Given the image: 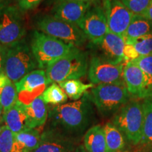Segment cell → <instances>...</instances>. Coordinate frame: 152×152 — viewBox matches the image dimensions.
<instances>
[{
	"label": "cell",
	"instance_id": "1",
	"mask_svg": "<svg viewBox=\"0 0 152 152\" xmlns=\"http://www.w3.org/2000/svg\"><path fill=\"white\" fill-rule=\"evenodd\" d=\"M90 94L86 92L80 99L54 106L49 111V130L69 140L80 135L90 126L93 108Z\"/></svg>",
	"mask_w": 152,
	"mask_h": 152
},
{
	"label": "cell",
	"instance_id": "2",
	"mask_svg": "<svg viewBox=\"0 0 152 152\" xmlns=\"http://www.w3.org/2000/svg\"><path fill=\"white\" fill-rule=\"evenodd\" d=\"M1 50L2 72L12 83H16L38 68L31 48L24 39L11 46H1Z\"/></svg>",
	"mask_w": 152,
	"mask_h": 152
},
{
	"label": "cell",
	"instance_id": "3",
	"mask_svg": "<svg viewBox=\"0 0 152 152\" xmlns=\"http://www.w3.org/2000/svg\"><path fill=\"white\" fill-rule=\"evenodd\" d=\"M88 55L75 47L68 54L50 65L46 73L52 83H59L70 80H79L88 71Z\"/></svg>",
	"mask_w": 152,
	"mask_h": 152
},
{
	"label": "cell",
	"instance_id": "4",
	"mask_svg": "<svg viewBox=\"0 0 152 152\" xmlns=\"http://www.w3.org/2000/svg\"><path fill=\"white\" fill-rule=\"evenodd\" d=\"M91 100L104 116L115 114L130 101V94L124 80L94 87L90 94Z\"/></svg>",
	"mask_w": 152,
	"mask_h": 152
},
{
	"label": "cell",
	"instance_id": "5",
	"mask_svg": "<svg viewBox=\"0 0 152 152\" xmlns=\"http://www.w3.org/2000/svg\"><path fill=\"white\" fill-rule=\"evenodd\" d=\"M75 46L69 45L42 32L35 30L30 48L39 69H47L57 60L66 56Z\"/></svg>",
	"mask_w": 152,
	"mask_h": 152
},
{
	"label": "cell",
	"instance_id": "6",
	"mask_svg": "<svg viewBox=\"0 0 152 152\" xmlns=\"http://www.w3.org/2000/svg\"><path fill=\"white\" fill-rule=\"evenodd\" d=\"M111 123L131 144L141 142L143 134L142 103L137 100L129 101L115 113Z\"/></svg>",
	"mask_w": 152,
	"mask_h": 152
},
{
	"label": "cell",
	"instance_id": "7",
	"mask_svg": "<svg viewBox=\"0 0 152 152\" xmlns=\"http://www.w3.org/2000/svg\"><path fill=\"white\" fill-rule=\"evenodd\" d=\"M36 23L42 33L76 47L83 46L87 39L78 26L55 18L52 15L40 17Z\"/></svg>",
	"mask_w": 152,
	"mask_h": 152
},
{
	"label": "cell",
	"instance_id": "8",
	"mask_svg": "<svg viewBox=\"0 0 152 152\" xmlns=\"http://www.w3.org/2000/svg\"><path fill=\"white\" fill-rule=\"evenodd\" d=\"M25 33L22 11L16 6L8 5L0 14V45H15L22 40Z\"/></svg>",
	"mask_w": 152,
	"mask_h": 152
},
{
	"label": "cell",
	"instance_id": "9",
	"mask_svg": "<svg viewBox=\"0 0 152 152\" xmlns=\"http://www.w3.org/2000/svg\"><path fill=\"white\" fill-rule=\"evenodd\" d=\"M123 77L130 96L143 99L152 97V77L144 73L132 61H127Z\"/></svg>",
	"mask_w": 152,
	"mask_h": 152
},
{
	"label": "cell",
	"instance_id": "10",
	"mask_svg": "<svg viewBox=\"0 0 152 152\" xmlns=\"http://www.w3.org/2000/svg\"><path fill=\"white\" fill-rule=\"evenodd\" d=\"M125 61L113 64L92 55L89 62L88 77L93 85L109 84L123 80ZM127 62V61H126Z\"/></svg>",
	"mask_w": 152,
	"mask_h": 152
},
{
	"label": "cell",
	"instance_id": "11",
	"mask_svg": "<svg viewBox=\"0 0 152 152\" xmlns=\"http://www.w3.org/2000/svg\"><path fill=\"white\" fill-rule=\"evenodd\" d=\"M51 83L47 77L46 71L34 70L15 83L18 101L24 104H30L35 98L42 94Z\"/></svg>",
	"mask_w": 152,
	"mask_h": 152
},
{
	"label": "cell",
	"instance_id": "12",
	"mask_svg": "<svg viewBox=\"0 0 152 152\" xmlns=\"http://www.w3.org/2000/svg\"><path fill=\"white\" fill-rule=\"evenodd\" d=\"M79 28L92 45L99 43L109 31L103 7L97 4L92 5L87 11Z\"/></svg>",
	"mask_w": 152,
	"mask_h": 152
},
{
	"label": "cell",
	"instance_id": "13",
	"mask_svg": "<svg viewBox=\"0 0 152 152\" xmlns=\"http://www.w3.org/2000/svg\"><path fill=\"white\" fill-rule=\"evenodd\" d=\"M102 7L109 31L124 37L134 14L121 0H103Z\"/></svg>",
	"mask_w": 152,
	"mask_h": 152
},
{
	"label": "cell",
	"instance_id": "14",
	"mask_svg": "<svg viewBox=\"0 0 152 152\" xmlns=\"http://www.w3.org/2000/svg\"><path fill=\"white\" fill-rule=\"evenodd\" d=\"M125 45L123 37L109 30L99 43L92 45L95 50V54L93 55L111 64H121L125 61L123 55Z\"/></svg>",
	"mask_w": 152,
	"mask_h": 152
},
{
	"label": "cell",
	"instance_id": "15",
	"mask_svg": "<svg viewBox=\"0 0 152 152\" xmlns=\"http://www.w3.org/2000/svg\"><path fill=\"white\" fill-rule=\"evenodd\" d=\"M93 4L88 2L64 1L55 3L52 9V16L70 23L78 26Z\"/></svg>",
	"mask_w": 152,
	"mask_h": 152
},
{
	"label": "cell",
	"instance_id": "16",
	"mask_svg": "<svg viewBox=\"0 0 152 152\" xmlns=\"http://www.w3.org/2000/svg\"><path fill=\"white\" fill-rule=\"evenodd\" d=\"M75 149L71 140L47 130L42 134L39 146L30 152H71Z\"/></svg>",
	"mask_w": 152,
	"mask_h": 152
},
{
	"label": "cell",
	"instance_id": "17",
	"mask_svg": "<svg viewBox=\"0 0 152 152\" xmlns=\"http://www.w3.org/2000/svg\"><path fill=\"white\" fill-rule=\"evenodd\" d=\"M4 121L15 134L30 128L28 116L25 111V104L18 100L10 109L4 112Z\"/></svg>",
	"mask_w": 152,
	"mask_h": 152
},
{
	"label": "cell",
	"instance_id": "18",
	"mask_svg": "<svg viewBox=\"0 0 152 152\" xmlns=\"http://www.w3.org/2000/svg\"><path fill=\"white\" fill-rule=\"evenodd\" d=\"M25 111L28 116L30 128H39L46 123L48 111L42 95L35 98L30 104H25Z\"/></svg>",
	"mask_w": 152,
	"mask_h": 152
},
{
	"label": "cell",
	"instance_id": "19",
	"mask_svg": "<svg viewBox=\"0 0 152 152\" xmlns=\"http://www.w3.org/2000/svg\"><path fill=\"white\" fill-rule=\"evenodd\" d=\"M152 33V21L141 15H134L124 35L126 45H132L140 37Z\"/></svg>",
	"mask_w": 152,
	"mask_h": 152
},
{
	"label": "cell",
	"instance_id": "20",
	"mask_svg": "<svg viewBox=\"0 0 152 152\" xmlns=\"http://www.w3.org/2000/svg\"><path fill=\"white\" fill-rule=\"evenodd\" d=\"M84 148L86 152H107L104 127L94 125L85 132Z\"/></svg>",
	"mask_w": 152,
	"mask_h": 152
},
{
	"label": "cell",
	"instance_id": "21",
	"mask_svg": "<svg viewBox=\"0 0 152 152\" xmlns=\"http://www.w3.org/2000/svg\"><path fill=\"white\" fill-rule=\"evenodd\" d=\"M16 152H30L36 149L42 140V134L36 128H29L15 134Z\"/></svg>",
	"mask_w": 152,
	"mask_h": 152
},
{
	"label": "cell",
	"instance_id": "22",
	"mask_svg": "<svg viewBox=\"0 0 152 152\" xmlns=\"http://www.w3.org/2000/svg\"><path fill=\"white\" fill-rule=\"evenodd\" d=\"M107 147V152H120L125 147V140L123 134L111 123H108L104 127Z\"/></svg>",
	"mask_w": 152,
	"mask_h": 152
},
{
	"label": "cell",
	"instance_id": "23",
	"mask_svg": "<svg viewBox=\"0 0 152 152\" xmlns=\"http://www.w3.org/2000/svg\"><path fill=\"white\" fill-rule=\"evenodd\" d=\"M92 83L85 84L80 80H70L59 83V86L67 94L68 97L72 100L77 101L87 92V90L93 88Z\"/></svg>",
	"mask_w": 152,
	"mask_h": 152
},
{
	"label": "cell",
	"instance_id": "24",
	"mask_svg": "<svg viewBox=\"0 0 152 152\" xmlns=\"http://www.w3.org/2000/svg\"><path fill=\"white\" fill-rule=\"evenodd\" d=\"M143 109V134L142 142L152 144V97L144 99Z\"/></svg>",
	"mask_w": 152,
	"mask_h": 152
},
{
	"label": "cell",
	"instance_id": "25",
	"mask_svg": "<svg viewBox=\"0 0 152 152\" xmlns=\"http://www.w3.org/2000/svg\"><path fill=\"white\" fill-rule=\"evenodd\" d=\"M42 96L45 104L53 106L61 105L68 100L67 94L56 83H52L44 91Z\"/></svg>",
	"mask_w": 152,
	"mask_h": 152
},
{
	"label": "cell",
	"instance_id": "26",
	"mask_svg": "<svg viewBox=\"0 0 152 152\" xmlns=\"http://www.w3.org/2000/svg\"><path fill=\"white\" fill-rule=\"evenodd\" d=\"M18 100V95L15 83L11 80L4 87L0 88V105L4 111L9 110Z\"/></svg>",
	"mask_w": 152,
	"mask_h": 152
},
{
	"label": "cell",
	"instance_id": "27",
	"mask_svg": "<svg viewBox=\"0 0 152 152\" xmlns=\"http://www.w3.org/2000/svg\"><path fill=\"white\" fill-rule=\"evenodd\" d=\"M0 152H16L15 134L6 125L0 134Z\"/></svg>",
	"mask_w": 152,
	"mask_h": 152
},
{
	"label": "cell",
	"instance_id": "28",
	"mask_svg": "<svg viewBox=\"0 0 152 152\" xmlns=\"http://www.w3.org/2000/svg\"><path fill=\"white\" fill-rule=\"evenodd\" d=\"M133 45L140 56H147L152 54V33L140 37L134 42Z\"/></svg>",
	"mask_w": 152,
	"mask_h": 152
},
{
	"label": "cell",
	"instance_id": "29",
	"mask_svg": "<svg viewBox=\"0 0 152 152\" xmlns=\"http://www.w3.org/2000/svg\"><path fill=\"white\" fill-rule=\"evenodd\" d=\"M134 15L142 16L147 10L151 0H121Z\"/></svg>",
	"mask_w": 152,
	"mask_h": 152
},
{
	"label": "cell",
	"instance_id": "30",
	"mask_svg": "<svg viewBox=\"0 0 152 152\" xmlns=\"http://www.w3.org/2000/svg\"><path fill=\"white\" fill-rule=\"evenodd\" d=\"M133 62L150 77H152V54L147 56H140Z\"/></svg>",
	"mask_w": 152,
	"mask_h": 152
},
{
	"label": "cell",
	"instance_id": "31",
	"mask_svg": "<svg viewBox=\"0 0 152 152\" xmlns=\"http://www.w3.org/2000/svg\"><path fill=\"white\" fill-rule=\"evenodd\" d=\"M42 1V0H16V7L22 12L33 10Z\"/></svg>",
	"mask_w": 152,
	"mask_h": 152
},
{
	"label": "cell",
	"instance_id": "32",
	"mask_svg": "<svg viewBox=\"0 0 152 152\" xmlns=\"http://www.w3.org/2000/svg\"><path fill=\"white\" fill-rule=\"evenodd\" d=\"M123 55H124L125 59L126 61L135 60L140 56V54L137 52L134 45H126V44H125L124 49H123Z\"/></svg>",
	"mask_w": 152,
	"mask_h": 152
},
{
	"label": "cell",
	"instance_id": "33",
	"mask_svg": "<svg viewBox=\"0 0 152 152\" xmlns=\"http://www.w3.org/2000/svg\"><path fill=\"white\" fill-rule=\"evenodd\" d=\"M9 81H10V80L8 78V77L3 72H1L0 73V88L4 87Z\"/></svg>",
	"mask_w": 152,
	"mask_h": 152
},
{
	"label": "cell",
	"instance_id": "34",
	"mask_svg": "<svg viewBox=\"0 0 152 152\" xmlns=\"http://www.w3.org/2000/svg\"><path fill=\"white\" fill-rule=\"evenodd\" d=\"M142 16L152 21V0L151 1V2H150L147 9Z\"/></svg>",
	"mask_w": 152,
	"mask_h": 152
},
{
	"label": "cell",
	"instance_id": "35",
	"mask_svg": "<svg viewBox=\"0 0 152 152\" xmlns=\"http://www.w3.org/2000/svg\"><path fill=\"white\" fill-rule=\"evenodd\" d=\"M55 3L60 2V1H82V2H88L91 4H96L99 0H54Z\"/></svg>",
	"mask_w": 152,
	"mask_h": 152
},
{
	"label": "cell",
	"instance_id": "36",
	"mask_svg": "<svg viewBox=\"0 0 152 152\" xmlns=\"http://www.w3.org/2000/svg\"><path fill=\"white\" fill-rule=\"evenodd\" d=\"M9 4V0H0V14Z\"/></svg>",
	"mask_w": 152,
	"mask_h": 152
},
{
	"label": "cell",
	"instance_id": "37",
	"mask_svg": "<svg viewBox=\"0 0 152 152\" xmlns=\"http://www.w3.org/2000/svg\"><path fill=\"white\" fill-rule=\"evenodd\" d=\"M71 152H86L85 150V148L83 147H78L73 149Z\"/></svg>",
	"mask_w": 152,
	"mask_h": 152
},
{
	"label": "cell",
	"instance_id": "38",
	"mask_svg": "<svg viewBox=\"0 0 152 152\" xmlns=\"http://www.w3.org/2000/svg\"><path fill=\"white\" fill-rule=\"evenodd\" d=\"M2 72V54H1V46H0V73Z\"/></svg>",
	"mask_w": 152,
	"mask_h": 152
},
{
	"label": "cell",
	"instance_id": "39",
	"mask_svg": "<svg viewBox=\"0 0 152 152\" xmlns=\"http://www.w3.org/2000/svg\"><path fill=\"white\" fill-rule=\"evenodd\" d=\"M4 111L2 106L0 105V121H4Z\"/></svg>",
	"mask_w": 152,
	"mask_h": 152
},
{
	"label": "cell",
	"instance_id": "40",
	"mask_svg": "<svg viewBox=\"0 0 152 152\" xmlns=\"http://www.w3.org/2000/svg\"><path fill=\"white\" fill-rule=\"evenodd\" d=\"M5 125V123L4 121H0V134H1V131H2V129L4 128V126Z\"/></svg>",
	"mask_w": 152,
	"mask_h": 152
},
{
	"label": "cell",
	"instance_id": "41",
	"mask_svg": "<svg viewBox=\"0 0 152 152\" xmlns=\"http://www.w3.org/2000/svg\"></svg>",
	"mask_w": 152,
	"mask_h": 152
}]
</instances>
